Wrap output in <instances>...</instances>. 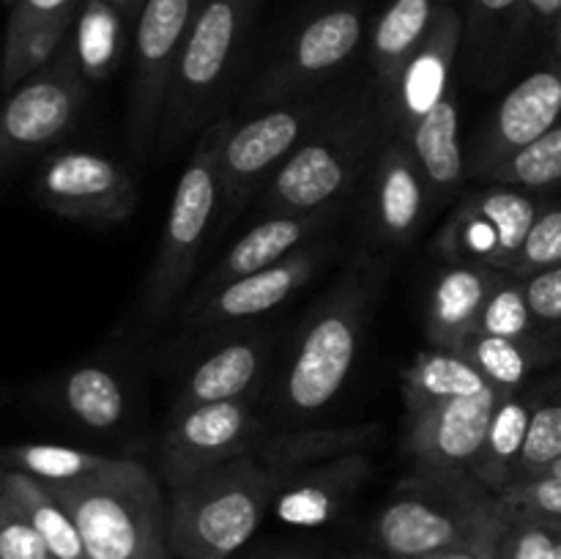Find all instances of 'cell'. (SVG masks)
Segmentation results:
<instances>
[{
    "label": "cell",
    "instance_id": "6da1fadb",
    "mask_svg": "<svg viewBox=\"0 0 561 559\" xmlns=\"http://www.w3.org/2000/svg\"><path fill=\"white\" fill-rule=\"evenodd\" d=\"M387 272V261L370 255L356 258L354 266L345 269L327 296L312 307L277 376V414L299 420L318 414L337 398L345 378L354 370L362 332Z\"/></svg>",
    "mask_w": 561,
    "mask_h": 559
},
{
    "label": "cell",
    "instance_id": "7a4b0ae2",
    "mask_svg": "<svg viewBox=\"0 0 561 559\" xmlns=\"http://www.w3.org/2000/svg\"><path fill=\"white\" fill-rule=\"evenodd\" d=\"M513 518L471 471L416 466L381 507L373 537L389 559H433Z\"/></svg>",
    "mask_w": 561,
    "mask_h": 559
},
{
    "label": "cell",
    "instance_id": "3957f363",
    "mask_svg": "<svg viewBox=\"0 0 561 559\" xmlns=\"http://www.w3.org/2000/svg\"><path fill=\"white\" fill-rule=\"evenodd\" d=\"M383 115L365 93L337 99L332 113L272 175L261 197L266 217L334 214L378 157ZM387 126V124H383Z\"/></svg>",
    "mask_w": 561,
    "mask_h": 559
},
{
    "label": "cell",
    "instance_id": "277c9868",
    "mask_svg": "<svg viewBox=\"0 0 561 559\" xmlns=\"http://www.w3.org/2000/svg\"><path fill=\"white\" fill-rule=\"evenodd\" d=\"M80 529L91 559H170L168 502L142 464L110 458L69 482H44Z\"/></svg>",
    "mask_w": 561,
    "mask_h": 559
},
{
    "label": "cell",
    "instance_id": "5b68a950",
    "mask_svg": "<svg viewBox=\"0 0 561 559\" xmlns=\"http://www.w3.org/2000/svg\"><path fill=\"white\" fill-rule=\"evenodd\" d=\"M277 488L279 480L255 455H241L170 488V557L230 559L263 524Z\"/></svg>",
    "mask_w": 561,
    "mask_h": 559
},
{
    "label": "cell",
    "instance_id": "8992f818",
    "mask_svg": "<svg viewBox=\"0 0 561 559\" xmlns=\"http://www.w3.org/2000/svg\"><path fill=\"white\" fill-rule=\"evenodd\" d=\"M230 124V118H219L201 132L195 151L175 184L157 258L146 280L148 318H162L170 312L181 290L190 285L203 244L222 214L219 148Z\"/></svg>",
    "mask_w": 561,
    "mask_h": 559
},
{
    "label": "cell",
    "instance_id": "52a82bcc",
    "mask_svg": "<svg viewBox=\"0 0 561 559\" xmlns=\"http://www.w3.org/2000/svg\"><path fill=\"white\" fill-rule=\"evenodd\" d=\"M252 9L255 0H203L170 77L157 137L164 153L206 129L203 124L214 115L219 91L244 44Z\"/></svg>",
    "mask_w": 561,
    "mask_h": 559
},
{
    "label": "cell",
    "instance_id": "ba28073f",
    "mask_svg": "<svg viewBox=\"0 0 561 559\" xmlns=\"http://www.w3.org/2000/svg\"><path fill=\"white\" fill-rule=\"evenodd\" d=\"M337 99L305 96L296 102L263 107L250 121L230 124L219 148V181H222V214L236 217L257 186L290 159V153L310 137V132L332 113Z\"/></svg>",
    "mask_w": 561,
    "mask_h": 559
},
{
    "label": "cell",
    "instance_id": "9c48e42d",
    "mask_svg": "<svg viewBox=\"0 0 561 559\" xmlns=\"http://www.w3.org/2000/svg\"><path fill=\"white\" fill-rule=\"evenodd\" d=\"M85 82L75 47H64L53 64L11 91L0 104V175L75 129L88 99Z\"/></svg>",
    "mask_w": 561,
    "mask_h": 559
},
{
    "label": "cell",
    "instance_id": "30bf717a",
    "mask_svg": "<svg viewBox=\"0 0 561 559\" xmlns=\"http://www.w3.org/2000/svg\"><path fill=\"white\" fill-rule=\"evenodd\" d=\"M201 5L203 0H146L137 14L135 82L126 115V137L137 159H146L159 137L170 77Z\"/></svg>",
    "mask_w": 561,
    "mask_h": 559
},
{
    "label": "cell",
    "instance_id": "8fae6325",
    "mask_svg": "<svg viewBox=\"0 0 561 559\" xmlns=\"http://www.w3.org/2000/svg\"><path fill=\"white\" fill-rule=\"evenodd\" d=\"M365 38L359 3H337L312 14L257 80L250 104L274 107L312 96L318 85L343 69Z\"/></svg>",
    "mask_w": 561,
    "mask_h": 559
},
{
    "label": "cell",
    "instance_id": "7c38bea8",
    "mask_svg": "<svg viewBox=\"0 0 561 559\" xmlns=\"http://www.w3.org/2000/svg\"><path fill=\"white\" fill-rule=\"evenodd\" d=\"M261 442L252 398L219 400L170 414L162 438V477L170 488L195 480L228 460L252 455Z\"/></svg>",
    "mask_w": 561,
    "mask_h": 559
},
{
    "label": "cell",
    "instance_id": "4fadbf2b",
    "mask_svg": "<svg viewBox=\"0 0 561 559\" xmlns=\"http://www.w3.org/2000/svg\"><path fill=\"white\" fill-rule=\"evenodd\" d=\"M537 219L531 197L510 186H488L458 203L436 236L438 258L447 263H480L510 269Z\"/></svg>",
    "mask_w": 561,
    "mask_h": 559
},
{
    "label": "cell",
    "instance_id": "5bb4252c",
    "mask_svg": "<svg viewBox=\"0 0 561 559\" xmlns=\"http://www.w3.org/2000/svg\"><path fill=\"white\" fill-rule=\"evenodd\" d=\"M38 201L66 219L113 225L137 206L135 175L118 159L93 151H60L36 179Z\"/></svg>",
    "mask_w": 561,
    "mask_h": 559
},
{
    "label": "cell",
    "instance_id": "9a60e30c",
    "mask_svg": "<svg viewBox=\"0 0 561 559\" xmlns=\"http://www.w3.org/2000/svg\"><path fill=\"white\" fill-rule=\"evenodd\" d=\"M460 44H463V16L455 5L444 3L422 47L411 55L389 96L378 102L383 124L394 129V137L409 135L431 110L444 102Z\"/></svg>",
    "mask_w": 561,
    "mask_h": 559
},
{
    "label": "cell",
    "instance_id": "2e32d148",
    "mask_svg": "<svg viewBox=\"0 0 561 559\" xmlns=\"http://www.w3.org/2000/svg\"><path fill=\"white\" fill-rule=\"evenodd\" d=\"M323 255H329V247L323 241H310L274 266L222 285L203 299H192L186 323L195 329H217L266 316L274 307L285 305L301 285L310 283Z\"/></svg>",
    "mask_w": 561,
    "mask_h": 559
},
{
    "label": "cell",
    "instance_id": "e0dca14e",
    "mask_svg": "<svg viewBox=\"0 0 561 559\" xmlns=\"http://www.w3.org/2000/svg\"><path fill=\"white\" fill-rule=\"evenodd\" d=\"M433 206L425 173L403 137H392L373 159L367 219L378 244L405 247L416 239Z\"/></svg>",
    "mask_w": 561,
    "mask_h": 559
},
{
    "label": "cell",
    "instance_id": "ac0fdd59",
    "mask_svg": "<svg viewBox=\"0 0 561 559\" xmlns=\"http://www.w3.org/2000/svg\"><path fill=\"white\" fill-rule=\"evenodd\" d=\"M504 392L488 389L471 398L444 400L409 417V453L422 469H471Z\"/></svg>",
    "mask_w": 561,
    "mask_h": 559
},
{
    "label": "cell",
    "instance_id": "d6986e66",
    "mask_svg": "<svg viewBox=\"0 0 561 559\" xmlns=\"http://www.w3.org/2000/svg\"><path fill=\"white\" fill-rule=\"evenodd\" d=\"M561 121V69H542L520 80L499 102L496 113L488 121L485 132L477 140L471 170L485 175L493 164L504 162L510 153L524 148L551 132Z\"/></svg>",
    "mask_w": 561,
    "mask_h": 559
},
{
    "label": "cell",
    "instance_id": "ffe728a7",
    "mask_svg": "<svg viewBox=\"0 0 561 559\" xmlns=\"http://www.w3.org/2000/svg\"><path fill=\"white\" fill-rule=\"evenodd\" d=\"M507 269L480 263H449L427 296L425 334L431 349L460 351L480 332V316L488 296Z\"/></svg>",
    "mask_w": 561,
    "mask_h": 559
},
{
    "label": "cell",
    "instance_id": "44dd1931",
    "mask_svg": "<svg viewBox=\"0 0 561 559\" xmlns=\"http://www.w3.org/2000/svg\"><path fill=\"white\" fill-rule=\"evenodd\" d=\"M370 475V460L365 453L343 455L327 464L307 466L279 482L272 510L283 524L321 526L340 513L356 488Z\"/></svg>",
    "mask_w": 561,
    "mask_h": 559
},
{
    "label": "cell",
    "instance_id": "7402d4cb",
    "mask_svg": "<svg viewBox=\"0 0 561 559\" xmlns=\"http://www.w3.org/2000/svg\"><path fill=\"white\" fill-rule=\"evenodd\" d=\"M263 367H266V343H263L261 334H233L214 351H208L186 373L170 414L195 409V406L219 403V400L252 398L263 376Z\"/></svg>",
    "mask_w": 561,
    "mask_h": 559
},
{
    "label": "cell",
    "instance_id": "603a6c76",
    "mask_svg": "<svg viewBox=\"0 0 561 559\" xmlns=\"http://www.w3.org/2000/svg\"><path fill=\"white\" fill-rule=\"evenodd\" d=\"M332 214H310V217H263L255 228L247 230L228 252L222 261L208 272L197 288L195 299L214 294L222 285L236 283V280L255 274L261 269L274 266L299 247L310 244L316 233H321L323 225Z\"/></svg>",
    "mask_w": 561,
    "mask_h": 559
},
{
    "label": "cell",
    "instance_id": "cb8c5ba5",
    "mask_svg": "<svg viewBox=\"0 0 561 559\" xmlns=\"http://www.w3.org/2000/svg\"><path fill=\"white\" fill-rule=\"evenodd\" d=\"M381 433V425H351V427H305V431H285L274 436H261L252 455L277 477L279 482L294 471L307 466L327 464L343 455L365 453Z\"/></svg>",
    "mask_w": 561,
    "mask_h": 559
},
{
    "label": "cell",
    "instance_id": "d4e9b609",
    "mask_svg": "<svg viewBox=\"0 0 561 559\" xmlns=\"http://www.w3.org/2000/svg\"><path fill=\"white\" fill-rule=\"evenodd\" d=\"M447 0H389L373 25V71H376L378 102L389 96L411 55L422 47L438 11Z\"/></svg>",
    "mask_w": 561,
    "mask_h": 559
},
{
    "label": "cell",
    "instance_id": "484cf974",
    "mask_svg": "<svg viewBox=\"0 0 561 559\" xmlns=\"http://www.w3.org/2000/svg\"><path fill=\"white\" fill-rule=\"evenodd\" d=\"M403 140L409 142L422 173H425L433 203L453 195L466 175L463 146H460V110L453 91Z\"/></svg>",
    "mask_w": 561,
    "mask_h": 559
},
{
    "label": "cell",
    "instance_id": "4316f807",
    "mask_svg": "<svg viewBox=\"0 0 561 559\" xmlns=\"http://www.w3.org/2000/svg\"><path fill=\"white\" fill-rule=\"evenodd\" d=\"M496 389L463 354L447 349H427L416 354L403 373V400L409 417L455 398H471Z\"/></svg>",
    "mask_w": 561,
    "mask_h": 559
},
{
    "label": "cell",
    "instance_id": "83f0119b",
    "mask_svg": "<svg viewBox=\"0 0 561 559\" xmlns=\"http://www.w3.org/2000/svg\"><path fill=\"white\" fill-rule=\"evenodd\" d=\"M529 420L531 406L526 400H520L515 392H504L499 398L491 425H488L485 442H482L480 455H477L469 469L491 493L502 497L515 482V466H518L520 453H524Z\"/></svg>",
    "mask_w": 561,
    "mask_h": 559
},
{
    "label": "cell",
    "instance_id": "f1b7e54d",
    "mask_svg": "<svg viewBox=\"0 0 561 559\" xmlns=\"http://www.w3.org/2000/svg\"><path fill=\"white\" fill-rule=\"evenodd\" d=\"M3 491L25 510L31 524L36 526V532L47 543L53 559H91L77 524L42 480H36V477L25 475L20 469L5 471Z\"/></svg>",
    "mask_w": 561,
    "mask_h": 559
},
{
    "label": "cell",
    "instance_id": "f546056e",
    "mask_svg": "<svg viewBox=\"0 0 561 559\" xmlns=\"http://www.w3.org/2000/svg\"><path fill=\"white\" fill-rule=\"evenodd\" d=\"M60 395L69 414L93 431H113L126 417V389L107 367H77L66 376Z\"/></svg>",
    "mask_w": 561,
    "mask_h": 559
},
{
    "label": "cell",
    "instance_id": "4dcf8cb0",
    "mask_svg": "<svg viewBox=\"0 0 561 559\" xmlns=\"http://www.w3.org/2000/svg\"><path fill=\"white\" fill-rule=\"evenodd\" d=\"M124 20L126 16L107 0H85L75 33V55L85 80L113 75L124 49Z\"/></svg>",
    "mask_w": 561,
    "mask_h": 559
},
{
    "label": "cell",
    "instance_id": "1f68e13d",
    "mask_svg": "<svg viewBox=\"0 0 561 559\" xmlns=\"http://www.w3.org/2000/svg\"><path fill=\"white\" fill-rule=\"evenodd\" d=\"M75 20H53L3 42L0 55V91H14L22 80L53 64L66 47V33Z\"/></svg>",
    "mask_w": 561,
    "mask_h": 559
},
{
    "label": "cell",
    "instance_id": "d6a6232c",
    "mask_svg": "<svg viewBox=\"0 0 561 559\" xmlns=\"http://www.w3.org/2000/svg\"><path fill=\"white\" fill-rule=\"evenodd\" d=\"M0 458L42 482H69L110 464V455L60 447V444H20V447L0 449Z\"/></svg>",
    "mask_w": 561,
    "mask_h": 559
},
{
    "label": "cell",
    "instance_id": "836d02e7",
    "mask_svg": "<svg viewBox=\"0 0 561 559\" xmlns=\"http://www.w3.org/2000/svg\"><path fill=\"white\" fill-rule=\"evenodd\" d=\"M482 179L496 181V184L515 186H548L561 179V124L551 132L540 135L537 140L526 142L515 153H510L504 162L493 164Z\"/></svg>",
    "mask_w": 561,
    "mask_h": 559
},
{
    "label": "cell",
    "instance_id": "e575fe53",
    "mask_svg": "<svg viewBox=\"0 0 561 559\" xmlns=\"http://www.w3.org/2000/svg\"><path fill=\"white\" fill-rule=\"evenodd\" d=\"M463 354L499 392H515L529 376L531 360L524 340L496 338V334H471L469 343L458 351Z\"/></svg>",
    "mask_w": 561,
    "mask_h": 559
},
{
    "label": "cell",
    "instance_id": "d590c367",
    "mask_svg": "<svg viewBox=\"0 0 561 559\" xmlns=\"http://www.w3.org/2000/svg\"><path fill=\"white\" fill-rule=\"evenodd\" d=\"M531 327H535V316H531L529 301H526L524 283L515 274L504 272V277L499 280V285L482 307L480 332L507 340H526Z\"/></svg>",
    "mask_w": 561,
    "mask_h": 559
},
{
    "label": "cell",
    "instance_id": "8d00e7d4",
    "mask_svg": "<svg viewBox=\"0 0 561 559\" xmlns=\"http://www.w3.org/2000/svg\"><path fill=\"white\" fill-rule=\"evenodd\" d=\"M561 458V403L531 409L524 453L515 466V482L540 480L548 466ZM513 482V486H515Z\"/></svg>",
    "mask_w": 561,
    "mask_h": 559
},
{
    "label": "cell",
    "instance_id": "74e56055",
    "mask_svg": "<svg viewBox=\"0 0 561 559\" xmlns=\"http://www.w3.org/2000/svg\"><path fill=\"white\" fill-rule=\"evenodd\" d=\"M559 537L561 518L515 513L499 548V559H557Z\"/></svg>",
    "mask_w": 561,
    "mask_h": 559
},
{
    "label": "cell",
    "instance_id": "f35d334b",
    "mask_svg": "<svg viewBox=\"0 0 561 559\" xmlns=\"http://www.w3.org/2000/svg\"><path fill=\"white\" fill-rule=\"evenodd\" d=\"M561 263V208H553L548 214H537L524 247L513 266L507 269L515 277H531L548 266Z\"/></svg>",
    "mask_w": 561,
    "mask_h": 559
},
{
    "label": "cell",
    "instance_id": "ab89813d",
    "mask_svg": "<svg viewBox=\"0 0 561 559\" xmlns=\"http://www.w3.org/2000/svg\"><path fill=\"white\" fill-rule=\"evenodd\" d=\"M0 559H53L25 510L0 491Z\"/></svg>",
    "mask_w": 561,
    "mask_h": 559
},
{
    "label": "cell",
    "instance_id": "60d3db41",
    "mask_svg": "<svg viewBox=\"0 0 561 559\" xmlns=\"http://www.w3.org/2000/svg\"><path fill=\"white\" fill-rule=\"evenodd\" d=\"M520 9V0H469V14L463 20V42L471 53H480L502 31L504 22Z\"/></svg>",
    "mask_w": 561,
    "mask_h": 559
},
{
    "label": "cell",
    "instance_id": "b9f144b4",
    "mask_svg": "<svg viewBox=\"0 0 561 559\" xmlns=\"http://www.w3.org/2000/svg\"><path fill=\"white\" fill-rule=\"evenodd\" d=\"M524 290L535 321H561V263L526 277Z\"/></svg>",
    "mask_w": 561,
    "mask_h": 559
},
{
    "label": "cell",
    "instance_id": "7bdbcfd3",
    "mask_svg": "<svg viewBox=\"0 0 561 559\" xmlns=\"http://www.w3.org/2000/svg\"><path fill=\"white\" fill-rule=\"evenodd\" d=\"M75 11L77 0H16L9 27H5V38L20 36L31 27L44 25V22L75 20Z\"/></svg>",
    "mask_w": 561,
    "mask_h": 559
},
{
    "label": "cell",
    "instance_id": "ee69618b",
    "mask_svg": "<svg viewBox=\"0 0 561 559\" xmlns=\"http://www.w3.org/2000/svg\"><path fill=\"white\" fill-rule=\"evenodd\" d=\"M510 524H513V521H510ZM510 524L496 526V529L485 532V535L474 537V540L463 543V546H458V548H449V551L438 554V557H433V559H496L504 535H507V529H510Z\"/></svg>",
    "mask_w": 561,
    "mask_h": 559
},
{
    "label": "cell",
    "instance_id": "f6af8a7d",
    "mask_svg": "<svg viewBox=\"0 0 561 559\" xmlns=\"http://www.w3.org/2000/svg\"><path fill=\"white\" fill-rule=\"evenodd\" d=\"M520 9L537 20H553L561 14V0H520Z\"/></svg>",
    "mask_w": 561,
    "mask_h": 559
},
{
    "label": "cell",
    "instance_id": "bcb514c9",
    "mask_svg": "<svg viewBox=\"0 0 561 559\" xmlns=\"http://www.w3.org/2000/svg\"><path fill=\"white\" fill-rule=\"evenodd\" d=\"M107 3H113L124 16H137L146 0H107Z\"/></svg>",
    "mask_w": 561,
    "mask_h": 559
},
{
    "label": "cell",
    "instance_id": "7dc6e473",
    "mask_svg": "<svg viewBox=\"0 0 561 559\" xmlns=\"http://www.w3.org/2000/svg\"><path fill=\"white\" fill-rule=\"evenodd\" d=\"M252 559H310L301 551H285V548H277V551H257Z\"/></svg>",
    "mask_w": 561,
    "mask_h": 559
},
{
    "label": "cell",
    "instance_id": "c3c4849f",
    "mask_svg": "<svg viewBox=\"0 0 561 559\" xmlns=\"http://www.w3.org/2000/svg\"><path fill=\"white\" fill-rule=\"evenodd\" d=\"M542 477H551V480H561V458L553 460V464L548 466L546 475H542ZM542 477H540V480H542Z\"/></svg>",
    "mask_w": 561,
    "mask_h": 559
},
{
    "label": "cell",
    "instance_id": "681fc988",
    "mask_svg": "<svg viewBox=\"0 0 561 559\" xmlns=\"http://www.w3.org/2000/svg\"><path fill=\"white\" fill-rule=\"evenodd\" d=\"M557 559H561V537H559V546H557Z\"/></svg>",
    "mask_w": 561,
    "mask_h": 559
},
{
    "label": "cell",
    "instance_id": "f907efd6",
    "mask_svg": "<svg viewBox=\"0 0 561 559\" xmlns=\"http://www.w3.org/2000/svg\"><path fill=\"white\" fill-rule=\"evenodd\" d=\"M0 491H3V475H0Z\"/></svg>",
    "mask_w": 561,
    "mask_h": 559
},
{
    "label": "cell",
    "instance_id": "816d5d0a",
    "mask_svg": "<svg viewBox=\"0 0 561 559\" xmlns=\"http://www.w3.org/2000/svg\"><path fill=\"white\" fill-rule=\"evenodd\" d=\"M3 3H11V5H14V3H16V0H3Z\"/></svg>",
    "mask_w": 561,
    "mask_h": 559
},
{
    "label": "cell",
    "instance_id": "f5cc1de1",
    "mask_svg": "<svg viewBox=\"0 0 561 559\" xmlns=\"http://www.w3.org/2000/svg\"><path fill=\"white\" fill-rule=\"evenodd\" d=\"M496 559H499V557H496Z\"/></svg>",
    "mask_w": 561,
    "mask_h": 559
}]
</instances>
